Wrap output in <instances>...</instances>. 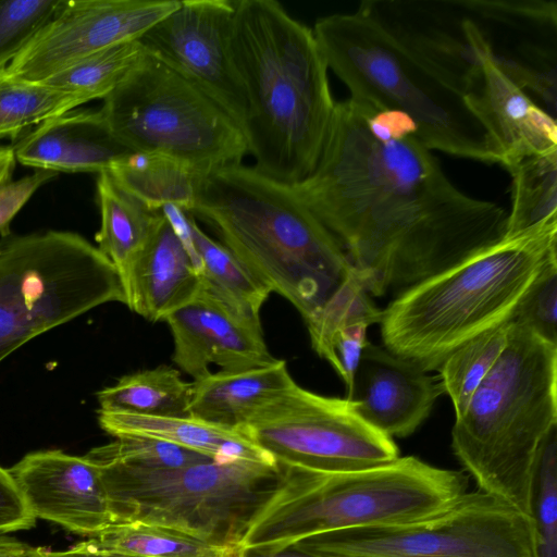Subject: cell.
Returning a JSON list of instances; mask_svg holds the SVG:
<instances>
[{
    "instance_id": "1",
    "label": "cell",
    "mask_w": 557,
    "mask_h": 557,
    "mask_svg": "<svg viewBox=\"0 0 557 557\" xmlns=\"http://www.w3.org/2000/svg\"><path fill=\"white\" fill-rule=\"evenodd\" d=\"M367 293L400 292L505 235L507 211L461 191L403 114L336 102L314 170L292 186Z\"/></svg>"
},
{
    "instance_id": "2",
    "label": "cell",
    "mask_w": 557,
    "mask_h": 557,
    "mask_svg": "<svg viewBox=\"0 0 557 557\" xmlns=\"http://www.w3.org/2000/svg\"><path fill=\"white\" fill-rule=\"evenodd\" d=\"M231 51L253 168L293 186L314 170L336 106L313 30L275 0H235Z\"/></svg>"
},
{
    "instance_id": "3",
    "label": "cell",
    "mask_w": 557,
    "mask_h": 557,
    "mask_svg": "<svg viewBox=\"0 0 557 557\" xmlns=\"http://www.w3.org/2000/svg\"><path fill=\"white\" fill-rule=\"evenodd\" d=\"M307 322L354 270L292 186L242 163L208 174L188 212Z\"/></svg>"
},
{
    "instance_id": "4",
    "label": "cell",
    "mask_w": 557,
    "mask_h": 557,
    "mask_svg": "<svg viewBox=\"0 0 557 557\" xmlns=\"http://www.w3.org/2000/svg\"><path fill=\"white\" fill-rule=\"evenodd\" d=\"M557 259V216L504 236L400 292L382 310L383 347L424 371L512 320L532 282Z\"/></svg>"
},
{
    "instance_id": "5",
    "label": "cell",
    "mask_w": 557,
    "mask_h": 557,
    "mask_svg": "<svg viewBox=\"0 0 557 557\" xmlns=\"http://www.w3.org/2000/svg\"><path fill=\"white\" fill-rule=\"evenodd\" d=\"M557 424V345L511 320L507 345L451 430L479 491L531 516L536 454Z\"/></svg>"
},
{
    "instance_id": "6",
    "label": "cell",
    "mask_w": 557,
    "mask_h": 557,
    "mask_svg": "<svg viewBox=\"0 0 557 557\" xmlns=\"http://www.w3.org/2000/svg\"><path fill=\"white\" fill-rule=\"evenodd\" d=\"M312 30L349 99L405 115L430 150L499 162L465 95L374 18L357 9L322 16Z\"/></svg>"
},
{
    "instance_id": "7",
    "label": "cell",
    "mask_w": 557,
    "mask_h": 557,
    "mask_svg": "<svg viewBox=\"0 0 557 557\" xmlns=\"http://www.w3.org/2000/svg\"><path fill=\"white\" fill-rule=\"evenodd\" d=\"M284 470L280 491L239 548L288 545L325 532L417 521L446 508L468 487L463 472L413 456L331 474Z\"/></svg>"
},
{
    "instance_id": "8",
    "label": "cell",
    "mask_w": 557,
    "mask_h": 557,
    "mask_svg": "<svg viewBox=\"0 0 557 557\" xmlns=\"http://www.w3.org/2000/svg\"><path fill=\"white\" fill-rule=\"evenodd\" d=\"M98 468L112 524L161 525L238 548L285 475L278 465L246 460L178 468Z\"/></svg>"
},
{
    "instance_id": "9",
    "label": "cell",
    "mask_w": 557,
    "mask_h": 557,
    "mask_svg": "<svg viewBox=\"0 0 557 557\" xmlns=\"http://www.w3.org/2000/svg\"><path fill=\"white\" fill-rule=\"evenodd\" d=\"M0 240V362L30 339L108 302L125 305L111 261L63 231Z\"/></svg>"
},
{
    "instance_id": "10",
    "label": "cell",
    "mask_w": 557,
    "mask_h": 557,
    "mask_svg": "<svg viewBox=\"0 0 557 557\" xmlns=\"http://www.w3.org/2000/svg\"><path fill=\"white\" fill-rule=\"evenodd\" d=\"M110 131L129 150L178 160L206 177L242 163V127L194 84L146 51L103 99Z\"/></svg>"
},
{
    "instance_id": "11",
    "label": "cell",
    "mask_w": 557,
    "mask_h": 557,
    "mask_svg": "<svg viewBox=\"0 0 557 557\" xmlns=\"http://www.w3.org/2000/svg\"><path fill=\"white\" fill-rule=\"evenodd\" d=\"M320 557H537L534 521L482 491L423 519L315 534L293 543Z\"/></svg>"
},
{
    "instance_id": "12",
    "label": "cell",
    "mask_w": 557,
    "mask_h": 557,
    "mask_svg": "<svg viewBox=\"0 0 557 557\" xmlns=\"http://www.w3.org/2000/svg\"><path fill=\"white\" fill-rule=\"evenodd\" d=\"M282 467L341 473L399 457L393 438L362 420L346 398L296 382L259 406L238 428Z\"/></svg>"
},
{
    "instance_id": "13",
    "label": "cell",
    "mask_w": 557,
    "mask_h": 557,
    "mask_svg": "<svg viewBox=\"0 0 557 557\" xmlns=\"http://www.w3.org/2000/svg\"><path fill=\"white\" fill-rule=\"evenodd\" d=\"M235 0H180L138 40L194 84L243 129L246 96L231 51Z\"/></svg>"
},
{
    "instance_id": "14",
    "label": "cell",
    "mask_w": 557,
    "mask_h": 557,
    "mask_svg": "<svg viewBox=\"0 0 557 557\" xmlns=\"http://www.w3.org/2000/svg\"><path fill=\"white\" fill-rule=\"evenodd\" d=\"M178 4L180 0H65L4 72L44 82L90 54L138 40Z\"/></svg>"
},
{
    "instance_id": "15",
    "label": "cell",
    "mask_w": 557,
    "mask_h": 557,
    "mask_svg": "<svg viewBox=\"0 0 557 557\" xmlns=\"http://www.w3.org/2000/svg\"><path fill=\"white\" fill-rule=\"evenodd\" d=\"M494 63L544 110L557 111V2L463 0Z\"/></svg>"
},
{
    "instance_id": "16",
    "label": "cell",
    "mask_w": 557,
    "mask_h": 557,
    "mask_svg": "<svg viewBox=\"0 0 557 557\" xmlns=\"http://www.w3.org/2000/svg\"><path fill=\"white\" fill-rule=\"evenodd\" d=\"M358 10L380 23L465 97L478 82L488 48L463 0H367Z\"/></svg>"
},
{
    "instance_id": "17",
    "label": "cell",
    "mask_w": 557,
    "mask_h": 557,
    "mask_svg": "<svg viewBox=\"0 0 557 557\" xmlns=\"http://www.w3.org/2000/svg\"><path fill=\"white\" fill-rule=\"evenodd\" d=\"M8 470L36 519L87 536L112 524L100 470L85 456L34 451Z\"/></svg>"
},
{
    "instance_id": "18",
    "label": "cell",
    "mask_w": 557,
    "mask_h": 557,
    "mask_svg": "<svg viewBox=\"0 0 557 557\" xmlns=\"http://www.w3.org/2000/svg\"><path fill=\"white\" fill-rule=\"evenodd\" d=\"M172 333V359L194 380L210 372L267 366L276 360L265 344L260 320L249 318L200 287L164 320Z\"/></svg>"
},
{
    "instance_id": "19",
    "label": "cell",
    "mask_w": 557,
    "mask_h": 557,
    "mask_svg": "<svg viewBox=\"0 0 557 557\" xmlns=\"http://www.w3.org/2000/svg\"><path fill=\"white\" fill-rule=\"evenodd\" d=\"M441 394L438 379L368 341L345 398L362 420L393 438L411 435Z\"/></svg>"
},
{
    "instance_id": "20",
    "label": "cell",
    "mask_w": 557,
    "mask_h": 557,
    "mask_svg": "<svg viewBox=\"0 0 557 557\" xmlns=\"http://www.w3.org/2000/svg\"><path fill=\"white\" fill-rule=\"evenodd\" d=\"M466 100L506 170L524 158L557 150L556 119L499 70L490 51Z\"/></svg>"
},
{
    "instance_id": "21",
    "label": "cell",
    "mask_w": 557,
    "mask_h": 557,
    "mask_svg": "<svg viewBox=\"0 0 557 557\" xmlns=\"http://www.w3.org/2000/svg\"><path fill=\"white\" fill-rule=\"evenodd\" d=\"M16 161L51 172L110 170L133 152L110 131L100 109L67 112L25 134L13 147Z\"/></svg>"
},
{
    "instance_id": "22",
    "label": "cell",
    "mask_w": 557,
    "mask_h": 557,
    "mask_svg": "<svg viewBox=\"0 0 557 557\" xmlns=\"http://www.w3.org/2000/svg\"><path fill=\"white\" fill-rule=\"evenodd\" d=\"M200 286L190 256L163 215L124 287L125 306L151 322L164 321L190 301Z\"/></svg>"
},
{
    "instance_id": "23",
    "label": "cell",
    "mask_w": 557,
    "mask_h": 557,
    "mask_svg": "<svg viewBox=\"0 0 557 557\" xmlns=\"http://www.w3.org/2000/svg\"><path fill=\"white\" fill-rule=\"evenodd\" d=\"M98 422L108 434L144 436L181 446L220 462L246 460L277 465L242 431L213 424L191 416H145L126 411L98 410Z\"/></svg>"
},
{
    "instance_id": "24",
    "label": "cell",
    "mask_w": 557,
    "mask_h": 557,
    "mask_svg": "<svg viewBox=\"0 0 557 557\" xmlns=\"http://www.w3.org/2000/svg\"><path fill=\"white\" fill-rule=\"evenodd\" d=\"M294 382L283 359L256 368L210 371L191 382L188 414L238 429L253 410Z\"/></svg>"
},
{
    "instance_id": "25",
    "label": "cell",
    "mask_w": 557,
    "mask_h": 557,
    "mask_svg": "<svg viewBox=\"0 0 557 557\" xmlns=\"http://www.w3.org/2000/svg\"><path fill=\"white\" fill-rule=\"evenodd\" d=\"M96 186L100 211L97 248L114 265L124 288L163 213L126 191L107 171L98 174Z\"/></svg>"
},
{
    "instance_id": "26",
    "label": "cell",
    "mask_w": 557,
    "mask_h": 557,
    "mask_svg": "<svg viewBox=\"0 0 557 557\" xmlns=\"http://www.w3.org/2000/svg\"><path fill=\"white\" fill-rule=\"evenodd\" d=\"M126 191L152 210L175 205L185 212L193 209L200 182L205 178L173 158L133 151L108 170Z\"/></svg>"
},
{
    "instance_id": "27",
    "label": "cell",
    "mask_w": 557,
    "mask_h": 557,
    "mask_svg": "<svg viewBox=\"0 0 557 557\" xmlns=\"http://www.w3.org/2000/svg\"><path fill=\"white\" fill-rule=\"evenodd\" d=\"M190 397L191 382L169 366L126 374L97 393L100 409L161 417L189 416Z\"/></svg>"
},
{
    "instance_id": "28",
    "label": "cell",
    "mask_w": 557,
    "mask_h": 557,
    "mask_svg": "<svg viewBox=\"0 0 557 557\" xmlns=\"http://www.w3.org/2000/svg\"><path fill=\"white\" fill-rule=\"evenodd\" d=\"M134 557H238V547L218 546L178 530L146 523L111 524L79 543Z\"/></svg>"
},
{
    "instance_id": "29",
    "label": "cell",
    "mask_w": 557,
    "mask_h": 557,
    "mask_svg": "<svg viewBox=\"0 0 557 557\" xmlns=\"http://www.w3.org/2000/svg\"><path fill=\"white\" fill-rule=\"evenodd\" d=\"M189 215L193 240L200 259V287L240 313L260 320V310L271 292Z\"/></svg>"
},
{
    "instance_id": "30",
    "label": "cell",
    "mask_w": 557,
    "mask_h": 557,
    "mask_svg": "<svg viewBox=\"0 0 557 557\" xmlns=\"http://www.w3.org/2000/svg\"><path fill=\"white\" fill-rule=\"evenodd\" d=\"M507 171L511 190L504 236L557 216V150L524 158Z\"/></svg>"
},
{
    "instance_id": "31",
    "label": "cell",
    "mask_w": 557,
    "mask_h": 557,
    "mask_svg": "<svg viewBox=\"0 0 557 557\" xmlns=\"http://www.w3.org/2000/svg\"><path fill=\"white\" fill-rule=\"evenodd\" d=\"M87 102L74 92L44 82L25 81L0 71V138L65 114Z\"/></svg>"
},
{
    "instance_id": "32",
    "label": "cell",
    "mask_w": 557,
    "mask_h": 557,
    "mask_svg": "<svg viewBox=\"0 0 557 557\" xmlns=\"http://www.w3.org/2000/svg\"><path fill=\"white\" fill-rule=\"evenodd\" d=\"M510 322L486 331L449 354L437 369L443 393L453 403L456 418L467 406L507 345Z\"/></svg>"
},
{
    "instance_id": "33",
    "label": "cell",
    "mask_w": 557,
    "mask_h": 557,
    "mask_svg": "<svg viewBox=\"0 0 557 557\" xmlns=\"http://www.w3.org/2000/svg\"><path fill=\"white\" fill-rule=\"evenodd\" d=\"M382 310L371 300L352 270L323 306L305 322L312 348L333 367V343L345 329L358 323H380Z\"/></svg>"
},
{
    "instance_id": "34",
    "label": "cell",
    "mask_w": 557,
    "mask_h": 557,
    "mask_svg": "<svg viewBox=\"0 0 557 557\" xmlns=\"http://www.w3.org/2000/svg\"><path fill=\"white\" fill-rule=\"evenodd\" d=\"M145 54L139 40L123 42L84 58L44 83L79 95L87 102L104 99Z\"/></svg>"
},
{
    "instance_id": "35",
    "label": "cell",
    "mask_w": 557,
    "mask_h": 557,
    "mask_svg": "<svg viewBox=\"0 0 557 557\" xmlns=\"http://www.w3.org/2000/svg\"><path fill=\"white\" fill-rule=\"evenodd\" d=\"M97 467L178 468L213 459L200 453L144 436H119L86 455Z\"/></svg>"
},
{
    "instance_id": "36",
    "label": "cell",
    "mask_w": 557,
    "mask_h": 557,
    "mask_svg": "<svg viewBox=\"0 0 557 557\" xmlns=\"http://www.w3.org/2000/svg\"><path fill=\"white\" fill-rule=\"evenodd\" d=\"M531 517L537 557H557V424L544 435L536 454Z\"/></svg>"
},
{
    "instance_id": "37",
    "label": "cell",
    "mask_w": 557,
    "mask_h": 557,
    "mask_svg": "<svg viewBox=\"0 0 557 557\" xmlns=\"http://www.w3.org/2000/svg\"><path fill=\"white\" fill-rule=\"evenodd\" d=\"M65 0H0V71L53 18Z\"/></svg>"
},
{
    "instance_id": "38",
    "label": "cell",
    "mask_w": 557,
    "mask_h": 557,
    "mask_svg": "<svg viewBox=\"0 0 557 557\" xmlns=\"http://www.w3.org/2000/svg\"><path fill=\"white\" fill-rule=\"evenodd\" d=\"M512 321L557 345V259L540 272L521 298Z\"/></svg>"
},
{
    "instance_id": "39",
    "label": "cell",
    "mask_w": 557,
    "mask_h": 557,
    "mask_svg": "<svg viewBox=\"0 0 557 557\" xmlns=\"http://www.w3.org/2000/svg\"><path fill=\"white\" fill-rule=\"evenodd\" d=\"M36 518L28 509L8 469L0 466V534L30 529Z\"/></svg>"
},
{
    "instance_id": "40",
    "label": "cell",
    "mask_w": 557,
    "mask_h": 557,
    "mask_svg": "<svg viewBox=\"0 0 557 557\" xmlns=\"http://www.w3.org/2000/svg\"><path fill=\"white\" fill-rule=\"evenodd\" d=\"M57 173L36 170L30 175L15 182H9L0 187V232L7 233V227L21 208L35 191L44 184L54 178Z\"/></svg>"
},
{
    "instance_id": "41",
    "label": "cell",
    "mask_w": 557,
    "mask_h": 557,
    "mask_svg": "<svg viewBox=\"0 0 557 557\" xmlns=\"http://www.w3.org/2000/svg\"><path fill=\"white\" fill-rule=\"evenodd\" d=\"M238 557H320L295 544L240 548Z\"/></svg>"
},
{
    "instance_id": "42",
    "label": "cell",
    "mask_w": 557,
    "mask_h": 557,
    "mask_svg": "<svg viewBox=\"0 0 557 557\" xmlns=\"http://www.w3.org/2000/svg\"><path fill=\"white\" fill-rule=\"evenodd\" d=\"M32 557H134L117 553L92 550L82 546L79 543L67 550L52 552L35 547Z\"/></svg>"
},
{
    "instance_id": "43",
    "label": "cell",
    "mask_w": 557,
    "mask_h": 557,
    "mask_svg": "<svg viewBox=\"0 0 557 557\" xmlns=\"http://www.w3.org/2000/svg\"><path fill=\"white\" fill-rule=\"evenodd\" d=\"M35 547L0 534V557H32Z\"/></svg>"
},
{
    "instance_id": "44",
    "label": "cell",
    "mask_w": 557,
    "mask_h": 557,
    "mask_svg": "<svg viewBox=\"0 0 557 557\" xmlns=\"http://www.w3.org/2000/svg\"><path fill=\"white\" fill-rule=\"evenodd\" d=\"M15 162L13 148L0 146V187L9 183Z\"/></svg>"
},
{
    "instance_id": "45",
    "label": "cell",
    "mask_w": 557,
    "mask_h": 557,
    "mask_svg": "<svg viewBox=\"0 0 557 557\" xmlns=\"http://www.w3.org/2000/svg\"><path fill=\"white\" fill-rule=\"evenodd\" d=\"M347 557H380V556H347Z\"/></svg>"
}]
</instances>
